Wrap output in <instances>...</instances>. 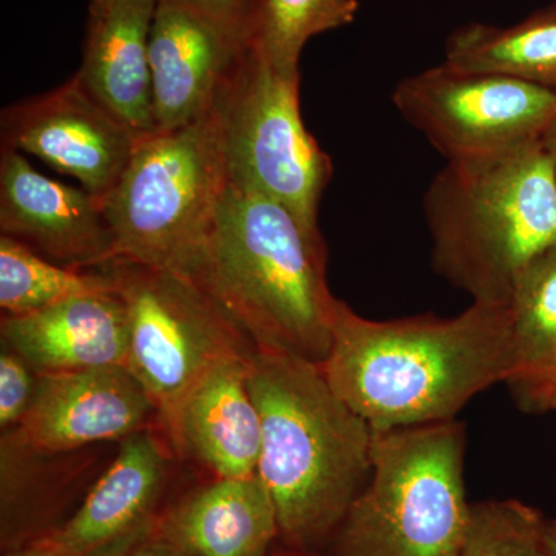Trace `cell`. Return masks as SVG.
Segmentation results:
<instances>
[{"label": "cell", "mask_w": 556, "mask_h": 556, "mask_svg": "<svg viewBox=\"0 0 556 556\" xmlns=\"http://www.w3.org/2000/svg\"><path fill=\"white\" fill-rule=\"evenodd\" d=\"M517 368L508 303L484 302L450 318L371 320L338 300L321 365L336 394L375 431L455 419Z\"/></svg>", "instance_id": "1"}, {"label": "cell", "mask_w": 556, "mask_h": 556, "mask_svg": "<svg viewBox=\"0 0 556 556\" xmlns=\"http://www.w3.org/2000/svg\"><path fill=\"white\" fill-rule=\"evenodd\" d=\"M248 383L262 422L257 475L276 504L278 544L320 556L371 477L375 430L305 358L254 350Z\"/></svg>", "instance_id": "2"}, {"label": "cell", "mask_w": 556, "mask_h": 556, "mask_svg": "<svg viewBox=\"0 0 556 556\" xmlns=\"http://www.w3.org/2000/svg\"><path fill=\"white\" fill-rule=\"evenodd\" d=\"M328 251L277 201L230 188L195 281L255 350L324 365L338 300L327 280Z\"/></svg>", "instance_id": "3"}, {"label": "cell", "mask_w": 556, "mask_h": 556, "mask_svg": "<svg viewBox=\"0 0 556 556\" xmlns=\"http://www.w3.org/2000/svg\"><path fill=\"white\" fill-rule=\"evenodd\" d=\"M431 263L473 302L508 303L521 270L556 244V169L546 141L447 161L424 195Z\"/></svg>", "instance_id": "4"}, {"label": "cell", "mask_w": 556, "mask_h": 556, "mask_svg": "<svg viewBox=\"0 0 556 556\" xmlns=\"http://www.w3.org/2000/svg\"><path fill=\"white\" fill-rule=\"evenodd\" d=\"M466 428L375 431L371 477L320 556H459L470 526Z\"/></svg>", "instance_id": "5"}, {"label": "cell", "mask_w": 556, "mask_h": 556, "mask_svg": "<svg viewBox=\"0 0 556 556\" xmlns=\"http://www.w3.org/2000/svg\"><path fill=\"white\" fill-rule=\"evenodd\" d=\"M229 190L217 112L138 139L112 192L102 200L116 260L195 281Z\"/></svg>", "instance_id": "6"}, {"label": "cell", "mask_w": 556, "mask_h": 556, "mask_svg": "<svg viewBox=\"0 0 556 556\" xmlns=\"http://www.w3.org/2000/svg\"><path fill=\"white\" fill-rule=\"evenodd\" d=\"M214 110L230 188L277 201L318 229L332 163L303 123L300 72L276 67L257 46Z\"/></svg>", "instance_id": "7"}, {"label": "cell", "mask_w": 556, "mask_h": 556, "mask_svg": "<svg viewBox=\"0 0 556 556\" xmlns=\"http://www.w3.org/2000/svg\"><path fill=\"white\" fill-rule=\"evenodd\" d=\"M102 269L126 305V368L148 391L159 417L218 362L255 350L197 281L126 260Z\"/></svg>", "instance_id": "8"}, {"label": "cell", "mask_w": 556, "mask_h": 556, "mask_svg": "<svg viewBox=\"0 0 556 556\" xmlns=\"http://www.w3.org/2000/svg\"><path fill=\"white\" fill-rule=\"evenodd\" d=\"M391 101L447 161L496 155L544 139L556 123L555 89L445 62L402 79Z\"/></svg>", "instance_id": "9"}, {"label": "cell", "mask_w": 556, "mask_h": 556, "mask_svg": "<svg viewBox=\"0 0 556 556\" xmlns=\"http://www.w3.org/2000/svg\"><path fill=\"white\" fill-rule=\"evenodd\" d=\"M262 0H159L150 31L155 131L214 112L258 46Z\"/></svg>", "instance_id": "10"}, {"label": "cell", "mask_w": 556, "mask_h": 556, "mask_svg": "<svg viewBox=\"0 0 556 556\" xmlns=\"http://www.w3.org/2000/svg\"><path fill=\"white\" fill-rule=\"evenodd\" d=\"M0 123L2 149L38 156L100 200L119 181L139 139L75 76L10 105Z\"/></svg>", "instance_id": "11"}, {"label": "cell", "mask_w": 556, "mask_h": 556, "mask_svg": "<svg viewBox=\"0 0 556 556\" xmlns=\"http://www.w3.org/2000/svg\"><path fill=\"white\" fill-rule=\"evenodd\" d=\"M0 230L65 268L97 270L116 260L102 200L40 174L7 149L0 155Z\"/></svg>", "instance_id": "12"}, {"label": "cell", "mask_w": 556, "mask_h": 556, "mask_svg": "<svg viewBox=\"0 0 556 556\" xmlns=\"http://www.w3.org/2000/svg\"><path fill=\"white\" fill-rule=\"evenodd\" d=\"M167 471L166 450L150 428L123 439L72 517L42 541L64 556H115L152 538L172 503Z\"/></svg>", "instance_id": "13"}, {"label": "cell", "mask_w": 556, "mask_h": 556, "mask_svg": "<svg viewBox=\"0 0 556 556\" xmlns=\"http://www.w3.org/2000/svg\"><path fill=\"white\" fill-rule=\"evenodd\" d=\"M153 416H159L155 404L126 367L46 372L36 378L20 437L36 452L65 453L121 442L149 428Z\"/></svg>", "instance_id": "14"}, {"label": "cell", "mask_w": 556, "mask_h": 556, "mask_svg": "<svg viewBox=\"0 0 556 556\" xmlns=\"http://www.w3.org/2000/svg\"><path fill=\"white\" fill-rule=\"evenodd\" d=\"M249 356L237 354L218 362L160 417L179 455L214 478L257 475L262 422L249 390Z\"/></svg>", "instance_id": "15"}, {"label": "cell", "mask_w": 556, "mask_h": 556, "mask_svg": "<svg viewBox=\"0 0 556 556\" xmlns=\"http://www.w3.org/2000/svg\"><path fill=\"white\" fill-rule=\"evenodd\" d=\"M159 0H91L75 78L138 138L155 134L150 31Z\"/></svg>", "instance_id": "16"}, {"label": "cell", "mask_w": 556, "mask_h": 556, "mask_svg": "<svg viewBox=\"0 0 556 556\" xmlns=\"http://www.w3.org/2000/svg\"><path fill=\"white\" fill-rule=\"evenodd\" d=\"M2 343L36 375L126 367L129 321L118 292L80 295L27 316H3Z\"/></svg>", "instance_id": "17"}, {"label": "cell", "mask_w": 556, "mask_h": 556, "mask_svg": "<svg viewBox=\"0 0 556 556\" xmlns=\"http://www.w3.org/2000/svg\"><path fill=\"white\" fill-rule=\"evenodd\" d=\"M153 538L189 556H270L278 544L276 504L258 475L214 478L172 501Z\"/></svg>", "instance_id": "18"}, {"label": "cell", "mask_w": 556, "mask_h": 556, "mask_svg": "<svg viewBox=\"0 0 556 556\" xmlns=\"http://www.w3.org/2000/svg\"><path fill=\"white\" fill-rule=\"evenodd\" d=\"M444 62L556 90V0L510 27L463 25L448 36Z\"/></svg>", "instance_id": "19"}, {"label": "cell", "mask_w": 556, "mask_h": 556, "mask_svg": "<svg viewBox=\"0 0 556 556\" xmlns=\"http://www.w3.org/2000/svg\"><path fill=\"white\" fill-rule=\"evenodd\" d=\"M113 291L115 283L105 269L65 268L0 236V308L5 316H27L65 300Z\"/></svg>", "instance_id": "20"}, {"label": "cell", "mask_w": 556, "mask_h": 556, "mask_svg": "<svg viewBox=\"0 0 556 556\" xmlns=\"http://www.w3.org/2000/svg\"><path fill=\"white\" fill-rule=\"evenodd\" d=\"M357 0H262L258 47L276 67L300 72L306 43L356 21Z\"/></svg>", "instance_id": "21"}, {"label": "cell", "mask_w": 556, "mask_h": 556, "mask_svg": "<svg viewBox=\"0 0 556 556\" xmlns=\"http://www.w3.org/2000/svg\"><path fill=\"white\" fill-rule=\"evenodd\" d=\"M508 309L518 368L555 357L556 244L521 270L511 289Z\"/></svg>", "instance_id": "22"}, {"label": "cell", "mask_w": 556, "mask_h": 556, "mask_svg": "<svg viewBox=\"0 0 556 556\" xmlns=\"http://www.w3.org/2000/svg\"><path fill=\"white\" fill-rule=\"evenodd\" d=\"M544 515L517 500L471 504L459 556H552L543 536Z\"/></svg>", "instance_id": "23"}, {"label": "cell", "mask_w": 556, "mask_h": 556, "mask_svg": "<svg viewBox=\"0 0 556 556\" xmlns=\"http://www.w3.org/2000/svg\"><path fill=\"white\" fill-rule=\"evenodd\" d=\"M35 369L16 351L3 345L0 353V428L21 426L36 388Z\"/></svg>", "instance_id": "24"}, {"label": "cell", "mask_w": 556, "mask_h": 556, "mask_svg": "<svg viewBox=\"0 0 556 556\" xmlns=\"http://www.w3.org/2000/svg\"><path fill=\"white\" fill-rule=\"evenodd\" d=\"M506 383L518 407L525 412H554L556 409V356L540 364L518 368Z\"/></svg>", "instance_id": "25"}, {"label": "cell", "mask_w": 556, "mask_h": 556, "mask_svg": "<svg viewBox=\"0 0 556 556\" xmlns=\"http://www.w3.org/2000/svg\"><path fill=\"white\" fill-rule=\"evenodd\" d=\"M115 556H189L159 538H148Z\"/></svg>", "instance_id": "26"}, {"label": "cell", "mask_w": 556, "mask_h": 556, "mask_svg": "<svg viewBox=\"0 0 556 556\" xmlns=\"http://www.w3.org/2000/svg\"><path fill=\"white\" fill-rule=\"evenodd\" d=\"M2 556H64L58 548L50 546L46 541L39 540L17 548L3 552Z\"/></svg>", "instance_id": "27"}, {"label": "cell", "mask_w": 556, "mask_h": 556, "mask_svg": "<svg viewBox=\"0 0 556 556\" xmlns=\"http://www.w3.org/2000/svg\"><path fill=\"white\" fill-rule=\"evenodd\" d=\"M543 536L552 556H556V519L544 517Z\"/></svg>", "instance_id": "28"}, {"label": "cell", "mask_w": 556, "mask_h": 556, "mask_svg": "<svg viewBox=\"0 0 556 556\" xmlns=\"http://www.w3.org/2000/svg\"><path fill=\"white\" fill-rule=\"evenodd\" d=\"M544 141H546L548 152H551L552 159H554L556 169V123L552 126V129L547 131Z\"/></svg>", "instance_id": "29"}, {"label": "cell", "mask_w": 556, "mask_h": 556, "mask_svg": "<svg viewBox=\"0 0 556 556\" xmlns=\"http://www.w3.org/2000/svg\"><path fill=\"white\" fill-rule=\"evenodd\" d=\"M270 556H306L303 554H299V552L289 551V548L280 546L277 544L276 548H274L273 554Z\"/></svg>", "instance_id": "30"}]
</instances>
